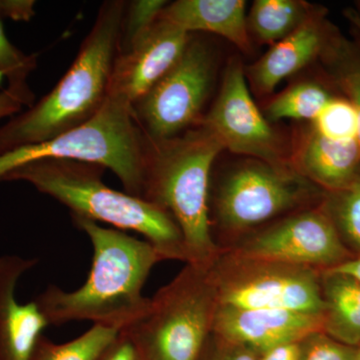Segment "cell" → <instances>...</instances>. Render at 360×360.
Wrapping results in <instances>:
<instances>
[{
    "mask_svg": "<svg viewBox=\"0 0 360 360\" xmlns=\"http://www.w3.org/2000/svg\"><path fill=\"white\" fill-rule=\"evenodd\" d=\"M169 2L165 0H134L129 1L123 14L118 53L129 49L137 39L160 20Z\"/></svg>",
    "mask_w": 360,
    "mask_h": 360,
    "instance_id": "cell-24",
    "label": "cell"
},
{
    "mask_svg": "<svg viewBox=\"0 0 360 360\" xmlns=\"http://www.w3.org/2000/svg\"><path fill=\"white\" fill-rule=\"evenodd\" d=\"M99 360H137V354L127 335L120 333L115 342L108 347Z\"/></svg>",
    "mask_w": 360,
    "mask_h": 360,
    "instance_id": "cell-31",
    "label": "cell"
},
{
    "mask_svg": "<svg viewBox=\"0 0 360 360\" xmlns=\"http://www.w3.org/2000/svg\"><path fill=\"white\" fill-rule=\"evenodd\" d=\"M229 250L246 257L319 271L335 269L354 257L323 206L290 215Z\"/></svg>",
    "mask_w": 360,
    "mask_h": 360,
    "instance_id": "cell-10",
    "label": "cell"
},
{
    "mask_svg": "<svg viewBox=\"0 0 360 360\" xmlns=\"http://www.w3.org/2000/svg\"><path fill=\"white\" fill-rule=\"evenodd\" d=\"M219 303L208 267L186 264L150 298L148 312L125 330L139 360H200Z\"/></svg>",
    "mask_w": 360,
    "mask_h": 360,
    "instance_id": "cell-6",
    "label": "cell"
},
{
    "mask_svg": "<svg viewBox=\"0 0 360 360\" xmlns=\"http://www.w3.org/2000/svg\"><path fill=\"white\" fill-rule=\"evenodd\" d=\"M148 146L149 139L131 104L108 96L98 113L82 127L0 155V182L9 172L33 161H82L108 168L122 181L125 193L142 198Z\"/></svg>",
    "mask_w": 360,
    "mask_h": 360,
    "instance_id": "cell-5",
    "label": "cell"
},
{
    "mask_svg": "<svg viewBox=\"0 0 360 360\" xmlns=\"http://www.w3.org/2000/svg\"><path fill=\"white\" fill-rule=\"evenodd\" d=\"M321 20V13L312 14L251 66L250 80L259 94L274 91L281 82L309 65L321 52L326 41Z\"/></svg>",
    "mask_w": 360,
    "mask_h": 360,
    "instance_id": "cell-16",
    "label": "cell"
},
{
    "mask_svg": "<svg viewBox=\"0 0 360 360\" xmlns=\"http://www.w3.org/2000/svg\"><path fill=\"white\" fill-rule=\"evenodd\" d=\"M34 94L25 85H7L0 91V120L18 115L33 105Z\"/></svg>",
    "mask_w": 360,
    "mask_h": 360,
    "instance_id": "cell-28",
    "label": "cell"
},
{
    "mask_svg": "<svg viewBox=\"0 0 360 360\" xmlns=\"http://www.w3.org/2000/svg\"><path fill=\"white\" fill-rule=\"evenodd\" d=\"M105 169L82 161L42 160L16 168L4 181L32 184L66 206L71 217L137 232L155 246L163 260L187 264L184 238L174 217L155 203L106 186L101 179Z\"/></svg>",
    "mask_w": 360,
    "mask_h": 360,
    "instance_id": "cell-3",
    "label": "cell"
},
{
    "mask_svg": "<svg viewBox=\"0 0 360 360\" xmlns=\"http://www.w3.org/2000/svg\"><path fill=\"white\" fill-rule=\"evenodd\" d=\"M137 360H139V357H137Z\"/></svg>",
    "mask_w": 360,
    "mask_h": 360,
    "instance_id": "cell-37",
    "label": "cell"
},
{
    "mask_svg": "<svg viewBox=\"0 0 360 360\" xmlns=\"http://www.w3.org/2000/svg\"><path fill=\"white\" fill-rule=\"evenodd\" d=\"M321 272L238 255L229 248L208 267L219 307L324 314Z\"/></svg>",
    "mask_w": 360,
    "mask_h": 360,
    "instance_id": "cell-7",
    "label": "cell"
},
{
    "mask_svg": "<svg viewBox=\"0 0 360 360\" xmlns=\"http://www.w3.org/2000/svg\"><path fill=\"white\" fill-rule=\"evenodd\" d=\"M37 258L0 255V360H28L42 331L49 326L37 302H18L16 288Z\"/></svg>",
    "mask_w": 360,
    "mask_h": 360,
    "instance_id": "cell-14",
    "label": "cell"
},
{
    "mask_svg": "<svg viewBox=\"0 0 360 360\" xmlns=\"http://www.w3.org/2000/svg\"><path fill=\"white\" fill-rule=\"evenodd\" d=\"M333 97L321 85L302 82L270 101L266 108L267 117L274 122L295 120L314 122Z\"/></svg>",
    "mask_w": 360,
    "mask_h": 360,
    "instance_id": "cell-21",
    "label": "cell"
},
{
    "mask_svg": "<svg viewBox=\"0 0 360 360\" xmlns=\"http://www.w3.org/2000/svg\"><path fill=\"white\" fill-rule=\"evenodd\" d=\"M212 75V52L191 37L179 60L132 105L149 139H174L198 122L210 94Z\"/></svg>",
    "mask_w": 360,
    "mask_h": 360,
    "instance_id": "cell-9",
    "label": "cell"
},
{
    "mask_svg": "<svg viewBox=\"0 0 360 360\" xmlns=\"http://www.w3.org/2000/svg\"><path fill=\"white\" fill-rule=\"evenodd\" d=\"M312 123L317 134L330 141H357L359 120L347 98L333 97Z\"/></svg>",
    "mask_w": 360,
    "mask_h": 360,
    "instance_id": "cell-23",
    "label": "cell"
},
{
    "mask_svg": "<svg viewBox=\"0 0 360 360\" xmlns=\"http://www.w3.org/2000/svg\"><path fill=\"white\" fill-rule=\"evenodd\" d=\"M127 1H104L77 56L49 94L0 125V155L51 141L101 110L120 45Z\"/></svg>",
    "mask_w": 360,
    "mask_h": 360,
    "instance_id": "cell-2",
    "label": "cell"
},
{
    "mask_svg": "<svg viewBox=\"0 0 360 360\" xmlns=\"http://www.w3.org/2000/svg\"><path fill=\"white\" fill-rule=\"evenodd\" d=\"M322 206L348 250L360 255V175L345 188L329 193Z\"/></svg>",
    "mask_w": 360,
    "mask_h": 360,
    "instance_id": "cell-22",
    "label": "cell"
},
{
    "mask_svg": "<svg viewBox=\"0 0 360 360\" xmlns=\"http://www.w3.org/2000/svg\"><path fill=\"white\" fill-rule=\"evenodd\" d=\"M202 125L224 149L271 165H288L281 141L255 103L238 60L227 66L219 96Z\"/></svg>",
    "mask_w": 360,
    "mask_h": 360,
    "instance_id": "cell-11",
    "label": "cell"
},
{
    "mask_svg": "<svg viewBox=\"0 0 360 360\" xmlns=\"http://www.w3.org/2000/svg\"><path fill=\"white\" fill-rule=\"evenodd\" d=\"M359 142L335 141L314 129L303 139L295 156V170L319 188L336 193L360 175Z\"/></svg>",
    "mask_w": 360,
    "mask_h": 360,
    "instance_id": "cell-15",
    "label": "cell"
},
{
    "mask_svg": "<svg viewBox=\"0 0 360 360\" xmlns=\"http://www.w3.org/2000/svg\"><path fill=\"white\" fill-rule=\"evenodd\" d=\"M222 149L202 124L167 141L149 139L142 200L174 217L187 264L210 267L222 250L213 238L210 212V174Z\"/></svg>",
    "mask_w": 360,
    "mask_h": 360,
    "instance_id": "cell-4",
    "label": "cell"
},
{
    "mask_svg": "<svg viewBox=\"0 0 360 360\" xmlns=\"http://www.w3.org/2000/svg\"><path fill=\"white\" fill-rule=\"evenodd\" d=\"M160 18L189 34L213 33L241 51L250 49L246 2L243 0H177L167 4Z\"/></svg>",
    "mask_w": 360,
    "mask_h": 360,
    "instance_id": "cell-17",
    "label": "cell"
},
{
    "mask_svg": "<svg viewBox=\"0 0 360 360\" xmlns=\"http://www.w3.org/2000/svg\"><path fill=\"white\" fill-rule=\"evenodd\" d=\"M348 15H349L350 21L354 23V25L356 26L357 30L360 32V11H352L348 13Z\"/></svg>",
    "mask_w": 360,
    "mask_h": 360,
    "instance_id": "cell-34",
    "label": "cell"
},
{
    "mask_svg": "<svg viewBox=\"0 0 360 360\" xmlns=\"http://www.w3.org/2000/svg\"><path fill=\"white\" fill-rule=\"evenodd\" d=\"M326 302L323 331L335 340L360 347V283L333 271L321 272Z\"/></svg>",
    "mask_w": 360,
    "mask_h": 360,
    "instance_id": "cell-18",
    "label": "cell"
},
{
    "mask_svg": "<svg viewBox=\"0 0 360 360\" xmlns=\"http://www.w3.org/2000/svg\"><path fill=\"white\" fill-rule=\"evenodd\" d=\"M72 219L91 241L89 277L72 291L47 286L34 302L49 326L91 321L94 326L125 330L148 312L150 298L142 290L162 257L148 240L82 217Z\"/></svg>",
    "mask_w": 360,
    "mask_h": 360,
    "instance_id": "cell-1",
    "label": "cell"
},
{
    "mask_svg": "<svg viewBox=\"0 0 360 360\" xmlns=\"http://www.w3.org/2000/svg\"><path fill=\"white\" fill-rule=\"evenodd\" d=\"M323 328L324 314L219 305L212 336L259 355L279 345L300 342L311 333L323 331Z\"/></svg>",
    "mask_w": 360,
    "mask_h": 360,
    "instance_id": "cell-13",
    "label": "cell"
},
{
    "mask_svg": "<svg viewBox=\"0 0 360 360\" xmlns=\"http://www.w3.org/2000/svg\"><path fill=\"white\" fill-rule=\"evenodd\" d=\"M4 75H2V73H0V89H2V82H4Z\"/></svg>",
    "mask_w": 360,
    "mask_h": 360,
    "instance_id": "cell-35",
    "label": "cell"
},
{
    "mask_svg": "<svg viewBox=\"0 0 360 360\" xmlns=\"http://www.w3.org/2000/svg\"><path fill=\"white\" fill-rule=\"evenodd\" d=\"M336 77L341 89L347 94V98L354 105L359 120L357 142L360 148V56H354L352 51L342 49L336 51Z\"/></svg>",
    "mask_w": 360,
    "mask_h": 360,
    "instance_id": "cell-27",
    "label": "cell"
},
{
    "mask_svg": "<svg viewBox=\"0 0 360 360\" xmlns=\"http://www.w3.org/2000/svg\"><path fill=\"white\" fill-rule=\"evenodd\" d=\"M314 13L298 0H257L248 18V27L260 42L274 45L297 30Z\"/></svg>",
    "mask_w": 360,
    "mask_h": 360,
    "instance_id": "cell-19",
    "label": "cell"
},
{
    "mask_svg": "<svg viewBox=\"0 0 360 360\" xmlns=\"http://www.w3.org/2000/svg\"><path fill=\"white\" fill-rule=\"evenodd\" d=\"M258 360H300V342L271 348L258 355Z\"/></svg>",
    "mask_w": 360,
    "mask_h": 360,
    "instance_id": "cell-32",
    "label": "cell"
},
{
    "mask_svg": "<svg viewBox=\"0 0 360 360\" xmlns=\"http://www.w3.org/2000/svg\"><path fill=\"white\" fill-rule=\"evenodd\" d=\"M212 338L214 350L210 360H258V354L248 348Z\"/></svg>",
    "mask_w": 360,
    "mask_h": 360,
    "instance_id": "cell-29",
    "label": "cell"
},
{
    "mask_svg": "<svg viewBox=\"0 0 360 360\" xmlns=\"http://www.w3.org/2000/svg\"><path fill=\"white\" fill-rule=\"evenodd\" d=\"M328 271L345 274V276L352 277L360 283V255H354L347 262H343L342 264L338 265L335 269H329Z\"/></svg>",
    "mask_w": 360,
    "mask_h": 360,
    "instance_id": "cell-33",
    "label": "cell"
},
{
    "mask_svg": "<svg viewBox=\"0 0 360 360\" xmlns=\"http://www.w3.org/2000/svg\"><path fill=\"white\" fill-rule=\"evenodd\" d=\"M191 34L160 20L116 56L108 96L134 105L165 77L186 49Z\"/></svg>",
    "mask_w": 360,
    "mask_h": 360,
    "instance_id": "cell-12",
    "label": "cell"
},
{
    "mask_svg": "<svg viewBox=\"0 0 360 360\" xmlns=\"http://www.w3.org/2000/svg\"><path fill=\"white\" fill-rule=\"evenodd\" d=\"M37 65V54H26L7 37L0 18V73L7 85L27 84V77Z\"/></svg>",
    "mask_w": 360,
    "mask_h": 360,
    "instance_id": "cell-25",
    "label": "cell"
},
{
    "mask_svg": "<svg viewBox=\"0 0 360 360\" xmlns=\"http://www.w3.org/2000/svg\"><path fill=\"white\" fill-rule=\"evenodd\" d=\"M357 349L316 331L300 341V360H354Z\"/></svg>",
    "mask_w": 360,
    "mask_h": 360,
    "instance_id": "cell-26",
    "label": "cell"
},
{
    "mask_svg": "<svg viewBox=\"0 0 360 360\" xmlns=\"http://www.w3.org/2000/svg\"><path fill=\"white\" fill-rule=\"evenodd\" d=\"M116 329L94 326L66 343H54L41 335L28 360H99L120 335Z\"/></svg>",
    "mask_w": 360,
    "mask_h": 360,
    "instance_id": "cell-20",
    "label": "cell"
},
{
    "mask_svg": "<svg viewBox=\"0 0 360 360\" xmlns=\"http://www.w3.org/2000/svg\"><path fill=\"white\" fill-rule=\"evenodd\" d=\"M33 0H0V18L15 21H30L34 15Z\"/></svg>",
    "mask_w": 360,
    "mask_h": 360,
    "instance_id": "cell-30",
    "label": "cell"
},
{
    "mask_svg": "<svg viewBox=\"0 0 360 360\" xmlns=\"http://www.w3.org/2000/svg\"><path fill=\"white\" fill-rule=\"evenodd\" d=\"M319 188L290 165L250 161L219 184L213 200L214 215L221 231L241 233L297 210L314 200Z\"/></svg>",
    "mask_w": 360,
    "mask_h": 360,
    "instance_id": "cell-8",
    "label": "cell"
},
{
    "mask_svg": "<svg viewBox=\"0 0 360 360\" xmlns=\"http://www.w3.org/2000/svg\"><path fill=\"white\" fill-rule=\"evenodd\" d=\"M354 360H360V347H359V349H357L356 356H355Z\"/></svg>",
    "mask_w": 360,
    "mask_h": 360,
    "instance_id": "cell-36",
    "label": "cell"
}]
</instances>
